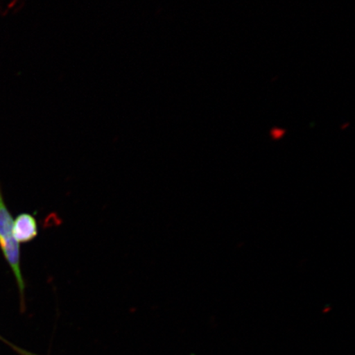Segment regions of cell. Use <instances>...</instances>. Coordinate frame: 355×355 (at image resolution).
I'll list each match as a JSON object with an SVG mask.
<instances>
[{
	"instance_id": "cell-3",
	"label": "cell",
	"mask_w": 355,
	"mask_h": 355,
	"mask_svg": "<svg viewBox=\"0 0 355 355\" xmlns=\"http://www.w3.org/2000/svg\"><path fill=\"white\" fill-rule=\"evenodd\" d=\"M285 130H282V128H275L272 132H270V135H272L273 139H279L281 137L285 135Z\"/></svg>"
},
{
	"instance_id": "cell-2",
	"label": "cell",
	"mask_w": 355,
	"mask_h": 355,
	"mask_svg": "<svg viewBox=\"0 0 355 355\" xmlns=\"http://www.w3.org/2000/svg\"><path fill=\"white\" fill-rule=\"evenodd\" d=\"M12 235L19 244L34 241L38 235V225L35 216L30 213H21L17 216L13 220Z\"/></svg>"
},
{
	"instance_id": "cell-1",
	"label": "cell",
	"mask_w": 355,
	"mask_h": 355,
	"mask_svg": "<svg viewBox=\"0 0 355 355\" xmlns=\"http://www.w3.org/2000/svg\"><path fill=\"white\" fill-rule=\"evenodd\" d=\"M12 225V216L4 201L0 185V250L15 275L24 304L25 282L21 268L20 244L13 238Z\"/></svg>"
}]
</instances>
